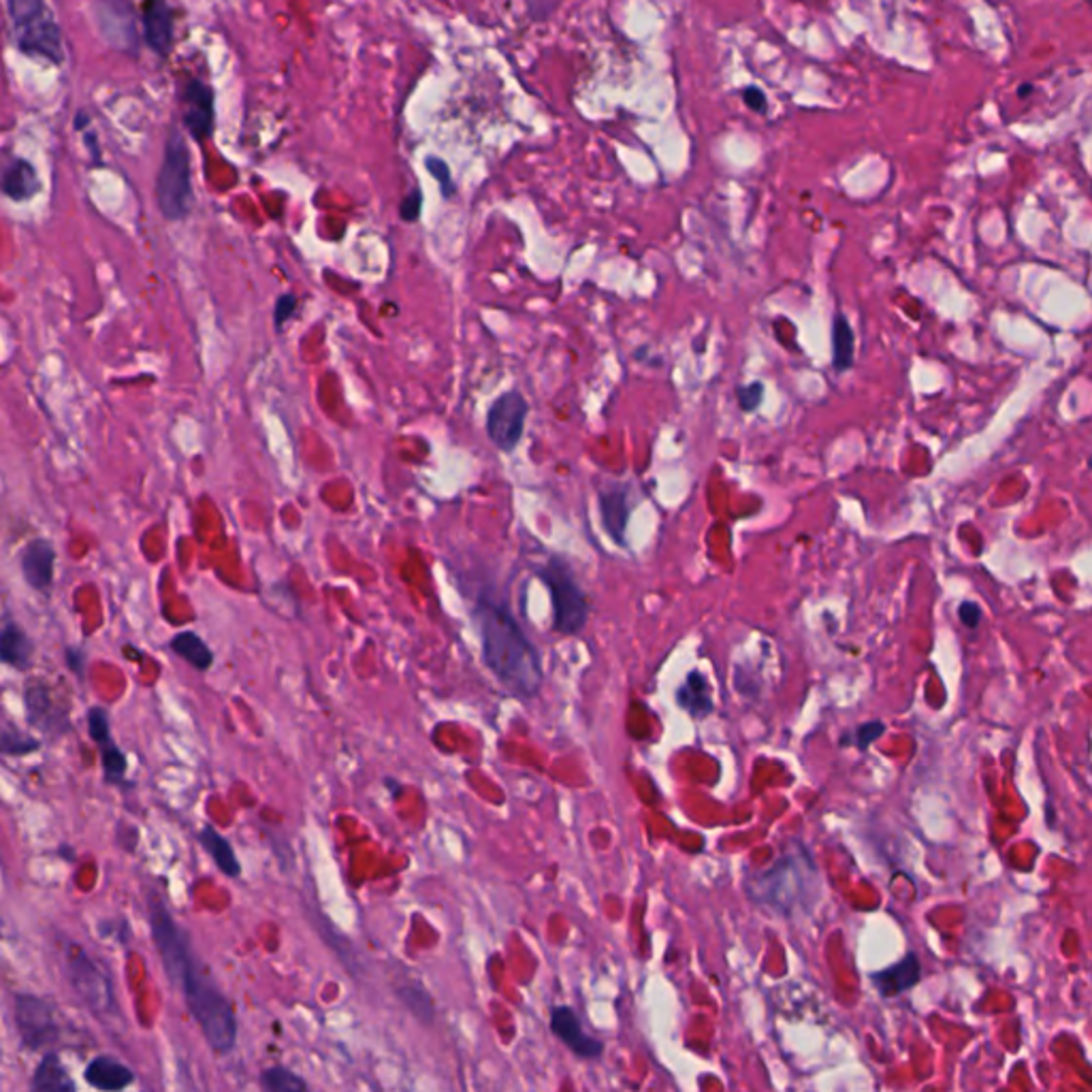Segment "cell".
<instances>
[{
    "label": "cell",
    "instance_id": "cell-1",
    "mask_svg": "<svg viewBox=\"0 0 1092 1092\" xmlns=\"http://www.w3.org/2000/svg\"><path fill=\"white\" fill-rule=\"evenodd\" d=\"M148 922L162 969L184 996L186 1008L199 1024L207 1046L218 1054L233 1052L239 1033L233 1003L207 975L205 966L193 952L188 933L178 924L165 898L154 890L148 894Z\"/></svg>",
    "mask_w": 1092,
    "mask_h": 1092
},
{
    "label": "cell",
    "instance_id": "cell-2",
    "mask_svg": "<svg viewBox=\"0 0 1092 1092\" xmlns=\"http://www.w3.org/2000/svg\"><path fill=\"white\" fill-rule=\"evenodd\" d=\"M474 621L485 664L500 683L523 698L538 694L542 685L540 655L512 612L497 602L481 598L474 608Z\"/></svg>",
    "mask_w": 1092,
    "mask_h": 1092
},
{
    "label": "cell",
    "instance_id": "cell-3",
    "mask_svg": "<svg viewBox=\"0 0 1092 1092\" xmlns=\"http://www.w3.org/2000/svg\"><path fill=\"white\" fill-rule=\"evenodd\" d=\"M811 877H816V868H813L807 851H800V854L783 856L779 862H774V866L766 868L762 875L755 877V881H749L747 890L760 905L790 915L794 907L807 900L811 892Z\"/></svg>",
    "mask_w": 1092,
    "mask_h": 1092
},
{
    "label": "cell",
    "instance_id": "cell-4",
    "mask_svg": "<svg viewBox=\"0 0 1092 1092\" xmlns=\"http://www.w3.org/2000/svg\"><path fill=\"white\" fill-rule=\"evenodd\" d=\"M7 13L24 54L54 64L64 60L62 31L45 0H7Z\"/></svg>",
    "mask_w": 1092,
    "mask_h": 1092
},
{
    "label": "cell",
    "instance_id": "cell-5",
    "mask_svg": "<svg viewBox=\"0 0 1092 1092\" xmlns=\"http://www.w3.org/2000/svg\"><path fill=\"white\" fill-rule=\"evenodd\" d=\"M154 193L162 216L167 220H184L193 212L195 188H193V167H190V152L184 137L178 131H171L165 146V158H162L160 171L156 176Z\"/></svg>",
    "mask_w": 1092,
    "mask_h": 1092
},
{
    "label": "cell",
    "instance_id": "cell-6",
    "mask_svg": "<svg viewBox=\"0 0 1092 1092\" xmlns=\"http://www.w3.org/2000/svg\"><path fill=\"white\" fill-rule=\"evenodd\" d=\"M540 581L551 593L553 628L563 636H577L587 626L589 602L574 577L568 559L555 555L538 570Z\"/></svg>",
    "mask_w": 1092,
    "mask_h": 1092
},
{
    "label": "cell",
    "instance_id": "cell-7",
    "mask_svg": "<svg viewBox=\"0 0 1092 1092\" xmlns=\"http://www.w3.org/2000/svg\"><path fill=\"white\" fill-rule=\"evenodd\" d=\"M66 980L71 988L80 996V1001L97 1015H113L118 1011L116 992H113L111 977L103 971V966L80 947L78 943H66L64 947Z\"/></svg>",
    "mask_w": 1092,
    "mask_h": 1092
},
{
    "label": "cell",
    "instance_id": "cell-8",
    "mask_svg": "<svg viewBox=\"0 0 1092 1092\" xmlns=\"http://www.w3.org/2000/svg\"><path fill=\"white\" fill-rule=\"evenodd\" d=\"M15 1031L20 1034L22 1048L41 1052L52 1048L60 1039V1024L56 1020L54 1005L31 992H17L13 996Z\"/></svg>",
    "mask_w": 1092,
    "mask_h": 1092
},
{
    "label": "cell",
    "instance_id": "cell-9",
    "mask_svg": "<svg viewBox=\"0 0 1092 1092\" xmlns=\"http://www.w3.org/2000/svg\"><path fill=\"white\" fill-rule=\"evenodd\" d=\"M530 404L519 391H506L487 412V436L502 453H512L521 444Z\"/></svg>",
    "mask_w": 1092,
    "mask_h": 1092
},
{
    "label": "cell",
    "instance_id": "cell-10",
    "mask_svg": "<svg viewBox=\"0 0 1092 1092\" xmlns=\"http://www.w3.org/2000/svg\"><path fill=\"white\" fill-rule=\"evenodd\" d=\"M101 36L113 50L135 54L139 50L137 17L129 0H97L92 7Z\"/></svg>",
    "mask_w": 1092,
    "mask_h": 1092
},
{
    "label": "cell",
    "instance_id": "cell-11",
    "mask_svg": "<svg viewBox=\"0 0 1092 1092\" xmlns=\"http://www.w3.org/2000/svg\"><path fill=\"white\" fill-rule=\"evenodd\" d=\"M88 734L90 739L94 741V745L99 747V755H101V764H103V779L105 783L109 785H122V788H129V781H127V772H129V760H127V753H124L118 743L113 741L111 736V724H109V713L105 711L103 706H92L88 711Z\"/></svg>",
    "mask_w": 1092,
    "mask_h": 1092
},
{
    "label": "cell",
    "instance_id": "cell-12",
    "mask_svg": "<svg viewBox=\"0 0 1092 1092\" xmlns=\"http://www.w3.org/2000/svg\"><path fill=\"white\" fill-rule=\"evenodd\" d=\"M216 107L212 85L190 80L184 88V124L195 141L209 139L214 132Z\"/></svg>",
    "mask_w": 1092,
    "mask_h": 1092
},
{
    "label": "cell",
    "instance_id": "cell-13",
    "mask_svg": "<svg viewBox=\"0 0 1092 1092\" xmlns=\"http://www.w3.org/2000/svg\"><path fill=\"white\" fill-rule=\"evenodd\" d=\"M26 720L41 732L60 734L69 727L62 706L54 700L50 687L43 683H31L24 692Z\"/></svg>",
    "mask_w": 1092,
    "mask_h": 1092
},
{
    "label": "cell",
    "instance_id": "cell-14",
    "mask_svg": "<svg viewBox=\"0 0 1092 1092\" xmlns=\"http://www.w3.org/2000/svg\"><path fill=\"white\" fill-rule=\"evenodd\" d=\"M598 502H600L602 525H605L610 540L619 546H626V534L631 516L629 488L619 483L605 485L598 493Z\"/></svg>",
    "mask_w": 1092,
    "mask_h": 1092
},
{
    "label": "cell",
    "instance_id": "cell-15",
    "mask_svg": "<svg viewBox=\"0 0 1092 1092\" xmlns=\"http://www.w3.org/2000/svg\"><path fill=\"white\" fill-rule=\"evenodd\" d=\"M551 1031L558 1034V1037L581 1058H598V1056H602V1052H605L602 1041H598L596 1037H591V1034L582 1031V1024L579 1020V1015L574 1013V1009L568 1008V1005L553 1008Z\"/></svg>",
    "mask_w": 1092,
    "mask_h": 1092
},
{
    "label": "cell",
    "instance_id": "cell-16",
    "mask_svg": "<svg viewBox=\"0 0 1092 1092\" xmlns=\"http://www.w3.org/2000/svg\"><path fill=\"white\" fill-rule=\"evenodd\" d=\"M143 39L160 59H167L174 45V12L165 0H148L143 9Z\"/></svg>",
    "mask_w": 1092,
    "mask_h": 1092
},
{
    "label": "cell",
    "instance_id": "cell-17",
    "mask_svg": "<svg viewBox=\"0 0 1092 1092\" xmlns=\"http://www.w3.org/2000/svg\"><path fill=\"white\" fill-rule=\"evenodd\" d=\"M56 568V549L52 542L36 538L22 551V574L24 581L35 591L47 593L54 582Z\"/></svg>",
    "mask_w": 1092,
    "mask_h": 1092
},
{
    "label": "cell",
    "instance_id": "cell-18",
    "mask_svg": "<svg viewBox=\"0 0 1092 1092\" xmlns=\"http://www.w3.org/2000/svg\"><path fill=\"white\" fill-rule=\"evenodd\" d=\"M870 980H873L875 988L881 996L892 999V996L905 994L907 990H912L914 985L919 984V980H922V964H919V958L912 952L907 954L903 961L890 964L888 969L873 973Z\"/></svg>",
    "mask_w": 1092,
    "mask_h": 1092
},
{
    "label": "cell",
    "instance_id": "cell-19",
    "mask_svg": "<svg viewBox=\"0 0 1092 1092\" xmlns=\"http://www.w3.org/2000/svg\"><path fill=\"white\" fill-rule=\"evenodd\" d=\"M83 1081L90 1088L118 1092L135 1084V1073L113 1056H94L83 1069Z\"/></svg>",
    "mask_w": 1092,
    "mask_h": 1092
},
{
    "label": "cell",
    "instance_id": "cell-20",
    "mask_svg": "<svg viewBox=\"0 0 1092 1092\" xmlns=\"http://www.w3.org/2000/svg\"><path fill=\"white\" fill-rule=\"evenodd\" d=\"M33 1092H75L78 1084L71 1078V1071L64 1067L62 1058L56 1052H45L39 1065L31 1078Z\"/></svg>",
    "mask_w": 1092,
    "mask_h": 1092
},
{
    "label": "cell",
    "instance_id": "cell-21",
    "mask_svg": "<svg viewBox=\"0 0 1092 1092\" xmlns=\"http://www.w3.org/2000/svg\"><path fill=\"white\" fill-rule=\"evenodd\" d=\"M675 700L683 711L696 717V720H704V717L713 713L711 685H708V678L700 673V670H692V673L685 677L683 685L677 689Z\"/></svg>",
    "mask_w": 1092,
    "mask_h": 1092
},
{
    "label": "cell",
    "instance_id": "cell-22",
    "mask_svg": "<svg viewBox=\"0 0 1092 1092\" xmlns=\"http://www.w3.org/2000/svg\"><path fill=\"white\" fill-rule=\"evenodd\" d=\"M33 653L35 645L24 628L15 621H7L3 631H0V659H3V664L26 670L33 664Z\"/></svg>",
    "mask_w": 1092,
    "mask_h": 1092
},
{
    "label": "cell",
    "instance_id": "cell-23",
    "mask_svg": "<svg viewBox=\"0 0 1092 1092\" xmlns=\"http://www.w3.org/2000/svg\"><path fill=\"white\" fill-rule=\"evenodd\" d=\"M197 839L201 843V847H203L209 858L214 860V865L218 866L220 873L228 879L242 877V862H239V858L235 856V849L226 837L220 835L214 826H203L199 830Z\"/></svg>",
    "mask_w": 1092,
    "mask_h": 1092
},
{
    "label": "cell",
    "instance_id": "cell-24",
    "mask_svg": "<svg viewBox=\"0 0 1092 1092\" xmlns=\"http://www.w3.org/2000/svg\"><path fill=\"white\" fill-rule=\"evenodd\" d=\"M39 176L24 158H15L3 174V193L12 201H28L39 193Z\"/></svg>",
    "mask_w": 1092,
    "mask_h": 1092
},
{
    "label": "cell",
    "instance_id": "cell-25",
    "mask_svg": "<svg viewBox=\"0 0 1092 1092\" xmlns=\"http://www.w3.org/2000/svg\"><path fill=\"white\" fill-rule=\"evenodd\" d=\"M169 649L174 651L178 657H181L184 662L193 666L195 670H199V673H207V670L214 666L212 649H209V645L197 634V631H190V629L179 631V634L171 638Z\"/></svg>",
    "mask_w": 1092,
    "mask_h": 1092
},
{
    "label": "cell",
    "instance_id": "cell-26",
    "mask_svg": "<svg viewBox=\"0 0 1092 1092\" xmlns=\"http://www.w3.org/2000/svg\"><path fill=\"white\" fill-rule=\"evenodd\" d=\"M856 357V335L849 320L843 314H837L832 320V368L843 373L851 369Z\"/></svg>",
    "mask_w": 1092,
    "mask_h": 1092
},
{
    "label": "cell",
    "instance_id": "cell-27",
    "mask_svg": "<svg viewBox=\"0 0 1092 1092\" xmlns=\"http://www.w3.org/2000/svg\"><path fill=\"white\" fill-rule=\"evenodd\" d=\"M258 1084L267 1092H303L308 1090V1081H305L299 1073H295L289 1067L273 1065L265 1069L258 1078Z\"/></svg>",
    "mask_w": 1092,
    "mask_h": 1092
},
{
    "label": "cell",
    "instance_id": "cell-28",
    "mask_svg": "<svg viewBox=\"0 0 1092 1092\" xmlns=\"http://www.w3.org/2000/svg\"><path fill=\"white\" fill-rule=\"evenodd\" d=\"M41 749V741H36L35 736H28L20 730H15L12 725H5L3 727V734H0V751L7 758H24V755H31L36 753Z\"/></svg>",
    "mask_w": 1092,
    "mask_h": 1092
},
{
    "label": "cell",
    "instance_id": "cell-29",
    "mask_svg": "<svg viewBox=\"0 0 1092 1092\" xmlns=\"http://www.w3.org/2000/svg\"><path fill=\"white\" fill-rule=\"evenodd\" d=\"M399 1001L416 1015L418 1020L431 1022L434 1020V1003H431L429 992L420 984H406L397 988Z\"/></svg>",
    "mask_w": 1092,
    "mask_h": 1092
},
{
    "label": "cell",
    "instance_id": "cell-30",
    "mask_svg": "<svg viewBox=\"0 0 1092 1092\" xmlns=\"http://www.w3.org/2000/svg\"><path fill=\"white\" fill-rule=\"evenodd\" d=\"M884 732H886V725L881 724V722H866V724L858 725L854 732H847L845 736H843L841 745H845V747H858L860 751H865V749H868V747L873 745Z\"/></svg>",
    "mask_w": 1092,
    "mask_h": 1092
},
{
    "label": "cell",
    "instance_id": "cell-31",
    "mask_svg": "<svg viewBox=\"0 0 1092 1092\" xmlns=\"http://www.w3.org/2000/svg\"><path fill=\"white\" fill-rule=\"evenodd\" d=\"M736 397H739V408L743 412H755L764 401V382L753 380V382H749V385L739 387V391H736Z\"/></svg>",
    "mask_w": 1092,
    "mask_h": 1092
},
{
    "label": "cell",
    "instance_id": "cell-32",
    "mask_svg": "<svg viewBox=\"0 0 1092 1092\" xmlns=\"http://www.w3.org/2000/svg\"><path fill=\"white\" fill-rule=\"evenodd\" d=\"M425 167H427L429 174L438 179L439 188H442V195L453 197L455 195V181H453V178H450V169H448L446 162L438 156H429L425 160Z\"/></svg>",
    "mask_w": 1092,
    "mask_h": 1092
},
{
    "label": "cell",
    "instance_id": "cell-33",
    "mask_svg": "<svg viewBox=\"0 0 1092 1092\" xmlns=\"http://www.w3.org/2000/svg\"><path fill=\"white\" fill-rule=\"evenodd\" d=\"M420 209H423V193H420L418 188L412 190V193L401 201V207H399V216L404 223H416L420 218Z\"/></svg>",
    "mask_w": 1092,
    "mask_h": 1092
},
{
    "label": "cell",
    "instance_id": "cell-34",
    "mask_svg": "<svg viewBox=\"0 0 1092 1092\" xmlns=\"http://www.w3.org/2000/svg\"><path fill=\"white\" fill-rule=\"evenodd\" d=\"M295 310H297L295 295H291V293L282 295L280 299L275 301V308H273V322H275V327L282 329L284 322L291 320V316L295 314Z\"/></svg>",
    "mask_w": 1092,
    "mask_h": 1092
},
{
    "label": "cell",
    "instance_id": "cell-35",
    "mask_svg": "<svg viewBox=\"0 0 1092 1092\" xmlns=\"http://www.w3.org/2000/svg\"><path fill=\"white\" fill-rule=\"evenodd\" d=\"M958 617H961L964 628L975 629L982 624V608L977 606L975 602H962V605L958 606Z\"/></svg>",
    "mask_w": 1092,
    "mask_h": 1092
},
{
    "label": "cell",
    "instance_id": "cell-36",
    "mask_svg": "<svg viewBox=\"0 0 1092 1092\" xmlns=\"http://www.w3.org/2000/svg\"><path fill=\"white\" fill-rule=\"evenodd\" d=\"M64 657H66V666H69L75 675L82 677V675H83V662H85L83 651L75 649V647H69V649H66Z\"/></svg>",
    "mask_w": 1092,
    "mask_h": 1092
},
{
    "label": "cell",
    "instance_id": "cell-37",
    "mask_svg": "<svg viewBox=\"0 0 1092 1092\" xmlns=\"http://www.w3.org/2000/svg\"><path fill=\"white\" fill-rule=\"evenodd\" d=\"M743 99H745V103L749 105V107H751L753 111H766V97H764L762 90H758V88H747V90L743 92Z\"/></svg>",
    "mask_w": 1092,
    "mask_h": 1092
},
{
    "label": "cell",
    "instance_id": "cell-38",
    "mask_svg": "<svg viewBox=\"0 0 1092 1092\" xmlns=\"http://www.w3.org/2000/svg\"><path fill=\"white\" fill-rule=\"evenodd\" d=\"M88 124H90L88 113H85V111H78V116H75V129L82 131L83 127H88Z\"/></svg>",
    "mask_w": 1092,
    "mask_h": 1092
},
{
    "label": "cell",
    "instance_id": "cell-39",
    "mask_svg": "<svg viewBox=\"0 0 1092 1092\" xmlns=\"http://www.w3.org/2000/svg\"><path fill=\"white\" fill-rule=\"evenodd\" d=\"M83 139H85V143H88V146H90L92 156L99 158V148H97V139H94V132H88V135H85Z\"/></svg>",
    "mask_w": 1092,
    "mask_h": 1092
},
{
    "label": "cell",
    "instance_id": "cell-40",
    "mask_svg": "<svg viewBox=\"0 0 1092 1092\" xmlns=\"http://www.w3.org/2000/svg\"><path fill=\"white\" fill-rule=\"evenodd\" d=\"M387 790L392 794V796H399V790H401V783L395 779H387Z\"/></svg>",
    "mask_w": 1092,
    "mask_h": 1092
}]
</instances>
